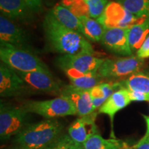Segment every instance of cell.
<instances>
[{"mask_svg":"<svg viewBox=\"0 0 149 149\" xmlns=\"http://www.w3.org/2000/svg\"><path fill=\"white\" fill-rule=\"evenodd\" d=\"M43 29L46 44L52 51L63 55L95 54L93 46L82 35L61 25L51 10L45 17Z\"/></svg>","mask_w":149,"mask_h":149,"instance_id":"cell-1","label":"cell"},{"mask_svg":"<svg viewBox=\"0 0 149 149\" xmlns=\"http://www.w3.org/2000/svg\"><path fill=\"white\" fill-rule=\"evenodd\" d=\"M63 126L55 119H46L28 125L15 136V144L27 149H44L61 135Z\"/></svg>","mask_w":149,"mask_h":149,"instance_id":"cell-2","label":"cell"},{"mask_svg":"<svg viewBox=\"0 0 149 149\" xmlns=\"http://www.w3.org/2000/svg\"><path fill=\"white\" fill-rule=\"evenodd\" d=\"M1 61L11 68L20 72L39 70L51 72L47 66L33 52L0 43Z\"/></svg>","mask_w":149,"mask_h":149,"instance_id":"cell-3","label":"cell"},{"mask_svg":"<svg viewBox=\"0 0 149 149\" xmlns=\"http://www.w3.org/2000/svg\"><path fill=\"white\" fill-rule=\"evenodd\" d=\"M23 107L1 102L0 105V137L6 141L17 135L29 124V116Z\"/></svg>","mask_w":149,"mask_h":149,"instance_id":"cell-4","label":"cell"},{"mask_svg":"<svg viewBox=\"0 0 149 149\" xmlns=\"http://www.w3.org/2000/svg\"><path fill=\"white\" fill-rule=\"evenodd\" d=\"M22 107L29 113H35L46 119L77 115L74 104L64 96L44 101H27Z\"/></svg>","mask_w":149,"mask_h":149,"instance_id":"cell-5","label":"cell"},{"mask_svg":"<svg viewBox=\"0 0 149 149\" xmlns=\"http://www.w3.org/2000/svg\"><path fill=\"white\" fill-rule=\"evenodd\" d=\"M105 59L93 55H66L56 59L57 66L64 71L68 77L82 74L96 73Z\"/></svg>","mask_w":149,"mask_h":149,"instance_id":"cell-6","label":"cell"},{"mask_svg":"<svg viewBox=\"0 0 149 149\" xmlns=\"http://www.w3.org/2000/svg\"><path fill=\"white\" fill-rule=\"evenodd\" d=\"M143 66L144 59L135 55L117 59H107L100 67L97 74L102 79H120L140 72Z\"/></svg>","mask_w":149,"mask_h":149,"instance_id":"cell-7","label":"cell"},{"mask_svg":"<svg viewBox=\"0 0 149 149\" xmlns=\"http://www.w3.org/2000/svg\"><path fill=\"white\" fill-rule=\"evenodd\" d=\"M148 17L137 18L120 3L113 0L108 3L103 13L97 20L105 29H129Z\"/></svg>","mask_w":149,"mask_h":149,"instance_id":"cell-8","label":"cell"},{"mask_svg":"<svg viewBox=\"0 0 149 149\" xmlns=\"http://www.w3.org/2000/svg\"><path fill=\"white\" fill-rule=\"evenodd\" d=\"M0 43L33 52L31 37L21 27L2 15H0Z\"/></svg>","mask_w":149,"mask_h":149,"instance_id":"cell-9","label":"cell"},{"mask_svg":"<svg viewBox=\"0 0 149 149\" xmlns=\"http://www.w3.org/2000/svg\"><path fill=\"white\" fill-rule=\"evenodd\" d=\"M29 88L30 87L15 70L1 61L0 64V95L1 97L19 96L26 93Z\"/></svg>","mask_w":149,"mask_h":149,"instance_id":"cell-10","label":"cell"},{"mask_svg":"<svg viewBox=\"0 0 149 149\" xmlns=\"http://www.w3.org/2000/svg\"><path fill=\"white\" fill-rule=\"evenodd\" d=\"M16 71V70H15ZM31 89L47 93H57L59 95L62 87L53 79L51 72L44 71L20 72L16 71Z\"/></svg>","mask_w":149,"mask_h":149,"instance_id":"cell-11","label":"cell"},{"mask_svg":"<svg viewBox=\"0 0 149 149\" xmlns=\"http://www.w3.org/2000/svg\"><path fill=\"white\" fill-rule=\"evenodd\" d=\"M128 29L120 28L105 29L100 42L111 53L128 57L131 56L133 51L128 42Z\"/></svg>","mask_w":149,"mask_h":149,"instance_id":"cell-12","label":"cell"},{"mask_svg":"<svg viewBox=\"0 0 149 149\" xmlns=\"http://www.w3.org/2000/svg\"><path fill=\"white\" fill-rule=\"evenodd\" d=\"M109 0H61V5L77 17L97 19L103 13Z\"/></svg>","mask_w":149,"mask_h":149,"instance_id":"cell-13","label":"cell"},{"mask_svg":"<svg viewBox=\"0 0 149 149\" xmlns=\"http://www.w3.org/2000/svg\"><path fill=\"white\" fill-rule=\"evenodd\" d=\"M97 113L80 117L70 124L68 128V135L75 142L84 144L90 137L98 133L95 120Z\"/></svg>","mask_w":149,"mask_h":149,"instance_id":"cell-14","label":"cell"},{"mask_svg":"<svg viewBox=\"0 0 149 149\" xmlns=\"http://www.w3.org/2000/svg\"><path fill=\"white\" fill-rule=\"evenodd\" d=\"M59 96L68 98L74 104L80 117L86 116L94 112L93 100L90 91L78 88L72 85H67L62 87Z\"/></svg>","mask_w":149,"mask_h":149,"instance_id":"cell-15","label":"cell"},{"mask_svg":"<svg viewBox=\"0 0 149 149\" xmlns=\"http://www.w3.org/2000/svg\"><path fill=\"white\" fill-rule=\"evenodd\" d=\"M0 10L11 21L31 23L34 19V13L24 0H0Z\"/></svg>","mask_w":149,"mask_h":149,"instance_id":"cell-16","label":"cell"},{"mask_svg":"<svg viewBox=\"0 0 149 149\" xmlns=\"http://www.w3.org/2000/svg\"><path fill=\"white\" fill-rule=\"evenodd\" d=\"M131 102L128 89H119L107 99V101L99 109L98 112L102 114L107 115L111 119L113 124L115 114L127 107Z\"/></svg>","mask_w":149,"mask_h":149,"instance_id":"cell-17","label":"cell"},{"mask_svg":"<svg viewBox=\"0 0 149 149\" xmlns=\"http://www.w3.org/2000/svg\"><path fill=\"white\" fill-rule=\"evenodd\" d=\"M149 34V17L128 29V38L132 51L140 48Z\"/></svg>","mask_w":149,"mask_h":149,"instance_id":"cell-18","label":"cell"},{"mask_svg":"<svg viewBox=\"0 0 149 149\" xmlns=\"http://www.w3.org/2000/svg\"><path fill=\"white\" fill-rule=\"evenodd\" d=\"M51 12L61 25L81 34L82 29L79 18L74 15L68 8L61 4H56L51 9Z\"/></svg>","mask_w":149,"mask_h":149,"instance_id":"cell-19","label":"cell"},{"mask_svg":"<svg viewBox=\"0 0 149 149\" xmlns=\"http://www.w3.org/2000/svg\"><path fill=\"white\" fill-rule=\"evenodd\" d=\"M79 19L81 23L83 36L92 42H101L105 28L95 19L83 17H79Z\"/></svg>","mask_w":149,"mask_h":149,"instance_id":"cell-20","label":"cell"},{"mask_svg":"<svg viewBox=\"0 0 149 149\" xmlns=\"http://www.w3.org/2000/svg\"><path fill=\"white\" fill-rule=\"evenodd\" d=\"M122 88L149 95V75L138 72L120 81Z\"/></svg>","mask_w":149,"mask_h":149,"instance_id":"cell-21","label":"cell"},{"mask_svg":"<svg viewBox=\"0 0 149 149\" xmlns=\"http://www.w3.org/2000/svg\"><path fill=\"white\" fill-rule=\"evenodd\" d=\"M124 141L115 137L104 139L99 133L90 137L83 144V149H120Z\"/></svg>","mask_w":149,"mask_h":149,"instance_id":"cell-22","label":"cell"},{"mask_svg":"<svg viewBox=\"0 0 149 149\" xmlns=\"http://www.w3.org/2000/svg\"><path fill=\"white\" fill-rule=\"evenodd\" d=\"M137 18L149 16V0H115Z\"/></svg>","mask_w":149,"mask_h":149,"instance_id":"cell-23","label":"cell"},{"mask_svg":"<svg viewBox=\"0 0 149 149\" xmlns=\"http://www.w3.org/2000/svg\"><path fill=\"white\" fill-rule=\"evenodd\" d=\"M68 78H69L71 85L73 86L88 91H90L93 87L102 83V80L103 79L97 74V72L82 74V75Z\"/></svg>","mask_w":149,"mask_h":149,"instance_id":"cell-24","label":"cell"},{"mask_svg":"<svg viewBox=\"0 0 149 149\" xmlns=\"http://www.w3.org/2000/svg\"><path fill=\"white\" fill-rule=\"evenodd\" d=\"M44 149H83V144L75 142L68 135H61Z\"/></svg>","mask_w":149,"mask_h":149,"instance_id":"cell-25","label":"cell"},{"mask_svg":"<svg viewBox=\"0 0 149 149\" xmlns=\"http://www.w3.org/2000/svg\"><path fill=\"white\" fill-rule=\"evenodd\" d=\"M89 91H90L91 98H92L93 100L94 111H95L97 109H100L103 105L104 102L107 101V99L109 98L104 93L103 89L100 86V84L97 85L96 86L93 87Z\"/></svg>","mask_w":149,"mask_h":149,"instance_id":"cell-26","label":"cell"},{"mask_svg":"<svg viewBox=\"0 0 149 149\" xmlns=\"http://www.w3.org/2000/svg\"><path fill=\"white\" fill-rule=\"evenodd\" d=\"M128 93H129L130 99L132 102L133 101L149 102V95L146 94V93L137 92V91H128Z\"/></svg>","mask_w":149,"mask_h":149,"instance_id":"cell-27","label":"cell"},{"mask_svg":"<svg viewBox=\"0 0 149 149\" xmlns=\"http://www.w3.org/2000/svg\"><path fill=\"white\" fill-rule=\"evenodd\" d=\"M137 56L142 59L149 57V35L147 37L140 48L137 51Z\"/></svg>","mask_w":149,"mask_h":149,"instance_id":"cell-28","label":"cell"},{"mask_svg":"<svg viewBox=\"0 0 149 149\" xmlns=\"http://www.w3.org/2000/svg\"><path fill=\"white\" fill-rule=\"evenodd\" d=\"M34 13H38L43 10L42 0H24Z\"/></svg>","mask_w":149,"mask_h":149,"instance_id":"cell-29","label":"cell"},{"mask_svg":"<svg viewBox=\"0 0 149 149\" xmlns=\"http://www.w3.org/2000/svg\"><path fill=\"white\" fill-rule=\"evenodd\" d=\"M135 146L137 149H149V136L143 137Z\"/></svg>","mask_w":149,"mask_h":149,"instance_id":"cell-30","label":"cell"},{"mask_svg":"<svg viewBox=\"0 0 149 149\" xmlns=\"http://www.w3.org/2000/svg\"><path fill=\"white\" fill-rule=\"evenodd\" d=\"M142 116L144 118L145 122H146V132L144 137H148V136H149V116L144 115H142Z\"/></svg>","mask_w":149,"mask_h":149,"instance_id":"cell-31","label":"cell"},{"mask_svg":"<svg viewBox=\"0 0 149 149\" xmlns=\"http://www.w3.org/2000/svg\"><path fill=\"white\" fill-rule=\"evenodd\" d=\"M120 149H137V148H136L135 145H134V146H130L129 145L127 144V143L124 142V144H123V146L121 147Z\"/></svg>","mask_w":149,"mask_h":149,"instance_id":"cell-32","label":"cell"},{"mask_svg":"<svg viewBox=\"0 0 149 149\" xmlns=\"http://www.w3.org/2000/svg\"><path fill=\"white\" fill-rule=\"evenodd\" d=\"M6 149H27V148H24V147H22L21 146H19V145L15 144V146L8 147V148H7Z\"/></svg>","mask_w":149,"mask_h":149,"instance_id":"cell-33","label":"cell"},{"mask_svg":"<svg viewBox=\"0 0 149 149\" xmlns=\"http://www.w3.org/2000/svg\"><path fill=\"white\" fill-rule=\"evenodd\" d=\"M114 1H115V0H114Z\"/></svg>","mask_w":149,"mask_h":149,"instance_id":"cell-34","label":"cell"}]
</instances>
